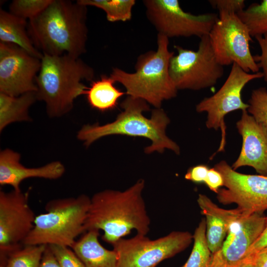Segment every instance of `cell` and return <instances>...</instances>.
<instances>
[{
  "instance_id": "obj_2",
  "label": "cell",
  "mask_w": 267,
  "mask_h": 267,
  "mask_svg": "<svg viewBox=\"0 0 267 267\" xmlns=\"http://www.w3.org/2000/svg\"><path fill=\"white\" fill-rule=\"evenodd\" d=\"M87 7L68 0H52L39 15L28 20V31L43 54L80 57L87 51Z\"/></svg>"
},
{
  "instance_id": "obj_38",
  "label": "cell",
  "mask_w": 267,
  "mask_h": 267,
  "mask_svg": "<svg viewBox=\"0 0 267 267\" xmlns=\"http://www.w3.org/2000/svg\"><path fill=\"white\" fill-rule=\"evenodd\" d=\"M234 267H255L253 257L251 256L247 257Z\"/></svg>"
},
{
  "instance_id": "obj_9",
  "label": "cell",
  "mask_w": 267,
  "mask_h": 267,
  "mask_svg": "<svg viewBox=\"0 0 267 267\" xmlns=\"http://www.w3.org/2000/svg\"><path fill=\"white\" fill-rule=\"evenodd\" d=\"M218 16L208 35L218 62L223 66L235 63L248 73L259 72L250 50L253 41L246 25L237 14L221 11Z\"/></svg>"
},
{
  "instance_id": "obj_13",
  "label": "cell",
  "mask_w": 267,
  "mask_h": 267,
  "mask_svg": "<svg viewBox=\"0 0 267 267\" xmlns=\"http://www.w3.org/2000/svg\"><path fill=\"white\" fill-rule=\"evenodd\" d=\"M36 216L28 204V195L21 190L0 192V252L1 258L22 247L32 230Z\"/></svg>"
},
{
  "instance_id": "obj_6",
  "label": "cell",
  "mask_w": 267,
  "mask_h": 267,
  "mask_svg": "<svg viewBox=\"0 0 267 267\" xmlns=\"http://www.w3.org/2000/svg\"><path fill=\"white\" fill-rule=\"evenodd\" d=\"M90 201V198L85 194L48 201L45 206L46 213L36 216L34 227L23 245L71 248L76 238L85 232Z\"/></svg>"
},
{
  "instance_id": "obj_36",
  "label": "cell",
  "mask_w": 267,
  "mask_h": 267,
  "mask_svg": "<svg viewBox=\"0 0 267 267\" xmlns=\"http://www.w3.org/2000/svg\"><path fill=\"white\" fill-rule=\"evenodd\" d=\"M251 256L253 258L255 267H267V246Z\"/></svg>"
},
{
  "instance_id": "obj_16",
  "label": "cell",
  "mask_w": 267,
  "mask_h": 267,
  "mask_svg": "<svg viewBox=\"0 0 267 267\" xmlns=\"http://www.w3.org/2000/svg\"><path fill=\"white\" fill-rule=\"evenodd\" d=\"M236 128L242 138L240 154L231 168H253L259 175L267 176V130L247 110L242 111Z\"/></svg>"
},
{
  "instance_id": "obj_30",
  "label": "cell",
  "mask_w": 267,
  "mask_h": 267,
  "mask_svg": "<svg viewBox=\"0 0 267 267\" xmlns=\"http://www.w3.org/2000/svg\"><path fill=\"white\" fill-rule=\"evenodd\" d=\"M210 5L219 11H225L238 14L245 9L244 0H210Z\"/></svg>"
},
{
  "instance_id": "obj_18",
  "label": "cell",
  "mask_w": 267,
  "mask_h": 267,
  "mask_svg": "<svg viewBox=\"0 0 267 267\" xmlns=\"http://www.w3.org/2000/svg\"><path fill=\"white\" fill-rule=\"evenodd\" d=\"M197 201L201 213L205 216L207 242L213 255L221 249L230 225L244 212L237 208H221L202 194H199Z\"/></svg>"
},
{
  "instance_id": "obj_29",
  "label": "cell",
  "mask_w": 267,
  "mask_h": 267,
  "mask_svg": "<svg viewBox=\"0 0 267 267\" xmlns=\"http://www.w3.org/2000/svg\"><path fill=\"white\" fill-rule=\"evenodd\" d=\"M48 246L60 267H85L71 248L57 245Z\"/></svg>"
},
{
  "instance_id": "obj_31",
  "label": "cell",
  "mask_w": 267,
  "mask_h": 267,
  "mask_svg": "<svg viewBox=\"0 0 267 267\" xmlns=\"http://www.w3.org/2000/svg\"><path fill=\"white\" fill-rule=\"evenodd\" d=\"M261 49V54L253 55L259 68L262 69L264 81L267 83V34L255 38Z\"/></svg>"
},
{
  "instance_id": "obj_12",
  "label": "cell",
  "mask_w": 267,
  "mask_h": 267,
  "mask_svg": "<svg viewBox=\"0 0 267 267\" xmlns=\"http://www.w3.org/2000/svg\"><path fill=\"white\" fill-rule=\"evenodd\" d=\"M214 168L223 179L224 188L217 193L220 203L236 204L238 209L248 214L263 213L267 210V176L240 173L224 160Z\"/></svg>"
},
{
  "instance_id": "obj_10",
  "label": "cell",
  "mask_w": 267,
  "mask_h": 267,
  "mask_svg": "<svg viewBox=\"0 0 267 267\" xmlns=\"http://www.w3.org/2000/svg\"><path fill=\"white\" fill-rule=\"evenodd\" d=\"M146 15L158 32L168 38L208 35L219 16L184 11L178 0H144Z\"/></svg>"
},
{
  "instance_id": "obj_14",
  "label": "cell",
  "mask_w": 267,
  "mask_h": 267,
  "mask_svg": "<svg viewBox=\"0 0 267 267\" xmlns=\"http://www.w3.org/2000/svg\"><path fill=\"white\" fill-rule=\"evenodd\" d=\"M41 59L12 44L0 42V92L17 96L36 92Z\"/></svg>"
},
{
  "instance_id": "obj_24",
  "label": "cell",
  "mask_w": 267,
  "mask_h": 267,
  "mask_svg": "<svg viewBox=\"0 0 267 267\" xmlns=\"http://www.w3.org/2000/svg\"><path fill=\"white\" fill-rule=\"evenodd\" d=\"M206 223L203 218L193 234V246L189 257L181 267H209L213 257L206 239Z\"/></svg>"
},
{
  "instance_id": "obj_4",
  "label": "cell",
  "mask_w": 267,
  "mask_h": 267,
  "mask_svg": "<svg viewBox=\"0 0 267 267\" xmlns=\"http://www.w3.org/2000/svg\"><path fill=\"white\" fill-rule=\"evenodd\" d=\"M120 106L123 111L115 121L102 125H84L78 132L77 138L88 147L97 139L110 135L142 137L151 141V145L145 148L146 153L154 151L163 153L168 149L179 154L178 145L166 134L167 126L170 121L163 109L155 108L150 118H147L143 114V112L149 110L147 102L129 96Z\"/></svg>"
},
{
  "instance_id": "obj_32",
  "label": "cell",
  "mask_w": 267,
  "mask_h": 267,
  "mask_svg": "<svg viewBox=\"0 0 267 267\" xmlns=\"http://www.w3.org/2000/svg\"><path fill=\"white\" fill-rule=\"evenodd\" d=\"M209 170V168L206 165L194 166L188 170L184 178L196 183H204Z\"/></svg>"
},
{
  "instance_id": "obj_11",
  "label": "cell",
  "mask_w": 267,
  "mask_h": 267,
  "mask_svg": "<svg viewBox=\"0 0 267 267\" xmlns=\"http://www.w3.org/2000/svg\"><path fill=\"white\" fill-rule=\"evenodd\" d=\"M262 78V72L250 73L234 63L226 80L219 90L213 95L205 97L196 105L197 112L207 113V128L216 131L220 129L222 131V140L218 151L223 150L225 145V116L235 110H247L249 105L242 99V90L249 82Z\"/></svg>"
},
{
  "instance_id": "obj_26",
  "label": "cell",
  "mask_w": 267,
  "mask_h": 267,
  "mask_svg": "<svg viewBox=\"0 0 267 267\" xmlns=\"http://www.w3.org/2000/svg\"><path fill=\"white\" fill-rule=\"evenodd\" d=\"M8 256L4 267H40L46 245H24Z\"/></svg>"
},
{
  "instance_id": "obj_5",
  "label": "cell",
  "mask_w": 267,
  "mask_h": 267,
  "mask_svg": "<svg viewBox=\"0 0 267 267\" xmlns=\"http://www.w3.org/2000/svg\"><path fill=\"white\" fill-rule=\"evenodd\" d=\"M157 48L140 54L135 64V71L129 73L113 68L110 76L122 84L129 96L141 99L155 108L162 102L177 96L178 89L169 73V64L174 52L169 49V38L158 34Z\"/></svg>"
},
{
  "instance_id": "obj_37",
  "label": "cell",
  "mask_w": 267,
  "mask_h": 267,
  "mask_svg": "<svg viewBox=\"0 0 267 267\" xmlns=\"http://www.w3.org/2000/svg\"><path fill=\"white\" fill-rule=\"evenodd\" d=\"M209 267H225L221 250L213 255L212 260Z\"/></svg>"
},
{
  "instance_id": "obj_21",
  "label": "cell",
  "mask_w": 267,
  "mask_h": 267,
  "mask_svg": "<svg viewBox=\"0 0 267 267\" xmlns=\"http://www.w3.org/2000/svg\"><path fill=\"white\" fill-rule=\"evenodd\" d=\"M115 83L110 76L105 75L100 79L91 82L85 94L91 108L104 112L117 107L121 97L126 93L116 87Z\"/></svg>"
},
{
  "instance_id": "obj_35",
  "label": "cell",
  "mask_w": 267,
  "mask_h": 267,
  "mask_svg": "<svg viewBox=\"0 0 267 267\" xmlns=\"http://www.w3.org/2000/svg\"><path fill=\"white\" fill-rule=\"evenodd\" d=\"M40 267H60L48 245L44 253Z\"/></svg>"
},
{
  "instance_id": "obj_34",
  "label": "cell",
  "mask_w": 267,
  "mask_h": 267,
  "mask_svg": "<svg viewBox=\"0 0 267 267\" xmlns=\"http://www.w3.org/2000/svg\"><path fill=\"white\" fill-rule=\"evenodd\" d=\"M267 246V222L265 227L258 240L249 249L246 257L256 254L260 250Z\"/></svg>"
},
{
  "instance_id": "obj_17",
  "label": "cell",
  "mask_w": 267,
  "mask_h": 267,
  "mask_svg": "<svg viewBox=\"0 0 267 267\" xmlns=\"http://www.w3.org/2000/svg\"><path fill=\"white\" fill-rule=\"evenodd\" d=\"M20 155L10 149L0 152V184L11 186L20 190V184L24 179L38 178L56 179L64 174L65 168L58 161H52L37 168H27L20 163Z\"/></svg>"
},
{
  "instance_id": "obj_22",
  "label": "cell",
  "mask_w": 267,
  "mask_h": 267,
  "mask_svg": "<svg viewBox=\"0 0 267 267\" xmlns=\"http://www.w3.org/2000/svg\"><path fill=\"white\" fill-rule=\"evenodd\" d=\"M37 100L36 92L17 96L0 92V132L11 123L30 121L29 109Z\"/></svg>"
},
{
  "instance_id": "obj_39",
  "label": "cell",
  "mask_w": 267,
  "mask_h": 267,
  "mask_svg": "<svg viewBox=\"0 0 267 267\" xmlns=\"http://www.w3.org/2000/svg\"><path fill=\"white\" fill-rule=\"evenodd\" d=\"M0 267H4V266L3 265H0Z\"/></svg>"
},
{
  "instance_id": "obj_20",
  "label": "cell",
  "mask_w": 267,
  "mask_h": 267,
  "mask_svg": "<svg viewBox=\"0 0 267 267\" xmlns=\"http://www.w3.org/2000/svg\"><path fill=\"white\" fill-rule=\"evenodd\" d=\"M27 20L9 11L0 10V42L15 44L42 59L43 54L34 45L28 31Z\"/></svg>"
},
{
  "instance_id": "obj_23",
  "label": "cell",
  "mask_w": 267,
  "mask_h": 267,
  "mask_svg": "<svg viewBox=\"0 0 267 267\" xmlns=\"http://www.w3.org/2000/svg\"><path fill=\"white\" fill-rule=\"evenodd\" d=\"M79 3L87 6L100 8L106 13L109 22H126L131 19L135 0H78Z\"/></svg>"
},
{
  "instance_id": "obj_1",
  "label": "cell",
  "mask_w": 267,
  "mask_h": 267,
  "mask_svg": "<svg viewBox=\"0 0 267 267\" xmlns=\"http://www.w3.org/2000/svg\"><path fill=\"white\" fill-rule=\"evenodd\" d=\"M144 186L140 179L124 191L105 189L95 193L90 198L85 232L102 230V240L112 245L133 230L146 235L151 221L142 196Z\"/></svg>"
},
{
  "instance_id": "obj_28",
  "label": "cell",
  "mask_w": 267,
  "mask_h": 267,
  "mask_svg": "<svg viewBox=\"0 0 267 267\" xmlns=\"http://www.w3.org/2000/svg\"><path fill=\"white\" fill-rule=\"evenodd\" d=\"M248 104V113L267 130V88L260 87L253 89Z\"/></svg>"
},
{
  "instance_id": "obj_15",
  "label": "cell",
  "mask_w": 267,
  "mask_h": 267,
  "mask_svg": "<svg viewBox=\"0 0 267 267\" xmlns=\"http://www.w3.org/2000/svg\"><path fill=\"white\" fill-rule=\"evenodd\" d=\"M267 222L263 213H244L230 226L221 249L225 267H234L246 257L262 233Z\"/></svg>"
},
{
  "instance_id": "obj_7",
  "label": "cell",
  "mask_w": 267,
  "mask_h": 267,
  "mask_svg": "<svg viewBox=\"0 0 267 267\" xmlns=\"http://www.w3.org/2000/svg\"><path fill=\"white\" fill-rule=\"evenodd\" d=\"M177 55L170 61L169 73L178 90H198L215 86L223 75L208 35L200 38L196 51L176 45Z\"/></svg>"
},
{
  "instance_id": "obj_8",
  "label": "cell",
  "mask_w": 267,
  "mask_h": 267,
  "mask_svg": "<svg viewBox=\"0 0 267 267\" xmlns=\"http://www.w3.org/2000/svg\"><path fill=\"white\" fill-rule=\"evenodd\" d=\"M192 241L190 232L174 231L153 240L136 234L122 238L112 246L117 255V267H156L185 250Z\"/></svg>"
},
{
  "instance_id": "obj_33",
  "label": "cell",
  "mask_w": 267,
  "mask_h": 267,
  "mask_svg": "<svg viewBox=\"0 0 267 267\" xmlns=\"http://www.w3.org/2000/svg\"><path fill=\"white\" fill-rule=\"evenodd\" d=\"M204 183L208 188L217 193L223 186V179L222 174L215 168L209 169Z\"/></svg>"
},
{
  "instance_id": "obj_3",
  "label": "cell",
  "mask_w": 267,
  "mask_h": 267,
  "mask_svg": "<svg viewBox=\"0 0 267 267\" xmlns=\"http://www.w3.org/2000/svg\"><path fill=\"white\" fill-rule=\"evenodd\" d=\"M94 69L80 57L43 54L35 83L37 100L45 104L49 117H60L73 108L75 100L85 94L83 81H92Z\"/></svg>"
},
{
  "instance_id": "obj_27",
  "label": "cell",
  "mask_w": 267,
  "mask_h": 267,
  "mask_svg": "<svg viewBox=\"0 0 267 267\" xmlns=\"http://www.w3.org/2000/svg\"><path fill=\"white\" fill-rule=\"evenodd\" d=\"M52 0H14L9 6L12 14L28 20L42 13Z\"/></svg>"
},
{
  "instance_id": "obj_19",
  "label": "cell",
  "mask_w": 267,
  "mask_h": 267,
  "mask_svg": "<svg viewBox=\"0 0 267 267\" xmlns=\"http://www.w3.org/2000/svg\"><path fill=\"white\" fill-rule=\"evenodd\" d=\"M99 231H87L71 248L85 267H117L116 253L104 247L99 242Z\"/></svg>"
},
{
  "instance_id": "obj_25",
  "label": "cell",
  "mask_w": 267,
  "mask_h": 267,
  "mask_svg": "<svg viewBox=\"0 0 267 267\" xmlns=\"http://www.w3.org/2000/svg\"><path fill=\"white\" fill-rule=\"evenodd\" d=\"M237 15L248 28L252 37L267 34V0L251 4Z\"/></svg>"
}]
</instances>
